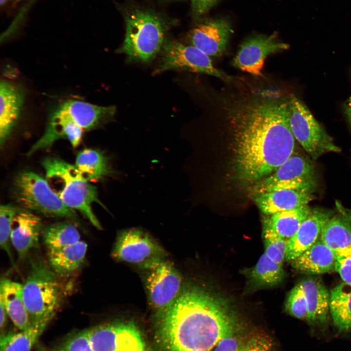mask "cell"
Returning a JSON list of instances; mask_svg holds the SVG:
<instances>
[{"mask_svg": "<svg viewBox=\"0 0 351 351\" xmlns=\"http://www.w3.org/2000/svg\"><path fill=\"white\" fill-rule=\"evenodd\" d=\"M233 31L230 21L224 18L205 20L190 31L191 45L209 57H219L226 51Z\"/></svg>", "mask_w": 351, "mask_h": 351, "instance_id": "obj_14", "label": "cell"}, {"mask_svg": "<svg viewBox=\"0 0 351 351\" xmlns=\"http://www.w3.org/2000/svg\"><path fill=\"white\" fill-rule=\"evenodd\" d=\"M290 124L295 139L312 160L341 149L315 119L306 105L296 96L289 95Z\"/></svg>", "mask_w": 351, "mask_h": 351, "instance_id": "obj_7", "label": "cell"}, {"mask_svg": "<svg viewBox=\"0 0 351 351\" xmlns=\"http://www.w3.org/2000/svg\"><path fill=\"white\" fill-rule=\"evenodd\" d=\"M45 179L53 191L68 207L80 212L98 229L101 225L92 209L93 203L106 209L99 200L96 187L89 183L76 168L56 157L44 159Z\"/></svg>", "mask_w": 351, "mask_h": 351, "instance_id": "obj_3", "label": "cell"}, {"mask_svg": "<svg viewBox=\"0 0 351 351\" xmlns=\"http://www.w3.org/2000/svg\"></svg>", "mask_w": 351, "mask_h": 351, "instance_id": "obj_41", "label": "cell"}, {"mask_svg": "<svg viewBox=\"0 0 351 351\" xmlns=\"http://www.w3.org/2000/svg\"><path fill=\"white\" fill-rule=\"evenodd\" d=\"M288 47L287 44L277 39L274 33L253 36L243 41L232 63L242 71L254 76H261L266 58Z\"/></svg>", "mask_w": 351, "mask_h": 351, "instance_id": "obj_13", "label": "cell"}, {"mask_svg": "<svg viewBox=\"0 0 351 351\" xmlns=\"http://www.w3.org/2000/svg\"><path fill=\"white\" fill-rule=\"evenodd\" d=\"M159 315L156 340L161 351H210L237 325L225 299L196 286L184 290Z\"/></svg>", "mask_w": 351, "mask_h": 351, "instance_id": "obj_2", "label": "cell"}, {"mask_svg": "<svg viewBox=\"0 0 351 351\" xmlns=\"http://www.w3.org/2000/svg\"><path fill=\"white\" fill-rule=\"evenodd\" d=\"M284 274L282 265L273 261L263 253L250 270L248 277L251 284L255 288H270L280 284Z\"/></svg>", "mask_w": 351, "mask_h": 351, "instance_id": "obj_27", "label": "cell"}, {"mask_svg": "<svg viewBox=\"0 0 351 351\" xmlns=\"http://www.w3.org/2000/svg\"><path fill=\"white\" fill-rule=\"evenodd\" d=\"M13 193L23 209L52 217L76 219L75 210L66 205L53 191L45 178L31 171L16 177Z\"/></svg>", "mask_w": 351, "mask_h": 351, "instance_id": "obj_6", "label": "cell"}, {"mask_svg": "<svg viewBox=\"0 0 351 351\" xmlns=\"http://www.w3.org/2000/svg\"><path fill=\"white\" fill-rule=\"evenodd\" d=\"M7 0H0V4L3 5L5 4Z\"/></svg>", "mask_w": 351, "mask_h": 351, "instance_id": "obj_40", "label": "cell"}, {"mask_svg": "<svg viewBox=\"0 0 351 351\" xmlns=\"http://www.w3.org/2000/svg\"><path fill=\"white\" fill-rule=\"evenodd\" d=\"M245 351H274L273 342L267 336L257 335L246 343Z\"/></svg>", "mask_w": 351, "mask_h": 351, "instance_id": "obj_35", "label": "cell"}, {"mask_svg": "<svg viewBox=\"0 0 351 351\" xmlns=\"http://www.w3.org/2000/svg\"><path fill=\"white\" fill-rule=\"evenodd\" d=\"M75 166L88 182L101 180L114 173L107 157L97 150L85 149L79 152Z\"/></svg>", "mask_w": 351, "mask_h": 351, "instance_id": "obj_25", "label": "cell"}, {"mask_svg": "<svg viewBox=\"0 0 351 351\" xmlns=\"http://www.w3.org/2000/svg\"><path fill=\"white\" fill-rule=\"evenodd\" d=\"M334 214L324 226L320 239L336 254L351 252V209L338 201Z\"/></svg>", "mask_w": 351, "mask_h": 351, "instance_id": "obj_18", "label": "cell"}, {"mask_svg": "<svg viewBox=\"0 0 351 351\" xmlns=\"http://www.w3.org/2000/svg\"><path fill=\"white\" fill-rule=\"evenodd\" d=\"M146 286L150 300L160 312L171 305L179 295L181 278L174 267L162 258L144 265Z\"/></svg>", "mask_w": 351, "mask_h": 351, "instance_id": "obj_10", "label": "cell"}, {"mask_svg": "<svg viewBox=\"0 0 351 351\" xmlns=\"http://www.w3.org/2000/svg\"><path fill=\"white\" fill-rule=\"evenodd\" d=\"M299 285L305 296L307 304L306 320L312 326L324 324L330 311V297L326 287L320 279L309 277Z\"/></svg>", "mask_w": 351, "mask_h": 351, "instance_id": "obj_21", "label": "cell"}, {"mask_svg": "<svg viewBox=\"0 0 351 351\" xmlns=\"http://www.w3.org/2000/svg\"><path fill=\"white\" fill-rule=\"evenodd\" d=\"M265 254L273 261L283 265L286 258L287 240L270 229L263 226Z\"/></svg>", "mask_w": 351, "mask_h": 351, "instance_id": "obj_31", "label": "cell"}, {"mask_svg": "<svg viewBox=\"0 0 351 351\" xmlns=\"http://www.w3.org/2000/svg\"><path fill=\"white\" fill-rule=\"evenodd\" d=\"M95 351H148L144 339L132 322H116L88 329Z\"/></svg>", "mask_w": 351, "mask_h": 351, "instance_id": "obj_11", "label": "cell"}, {"mask_svg": "<svg viewBox=\"0 0 351 351\" xmlns=\"http://www.w3.org/2000/svg\"><path fill=\"white\" fill-rule=\"evenodd\" d=\"M254 200L265 214L294 209L308 205L312 194L295 190H281L254 195Z\"/></svg>", "mask_w": 351, "mask_h": 351, "instance_id": "obj_19", "label": "cell"}, {"mask_svg": "<svg viewBox=\"0 0 351 351\" xmlns=\"http://www.w3.org/2000/svg\"><path fill=\"white\" fill-rule=\"evenodd\" d=\"M125 34L118 51L130 61L149 62L161 51L168 29L165 20L149 10L137 8L125 18Z\"/></svg>", "mask_w": 351, "mask_h": 351, "instance_id": "obj_4", "label": "cell"}, {"mask_svg": "<svg viewBox=\"0 0 351 351\" xmlns=\"http://www.w3.org/2000/svg\"><path fill=\"white\" fill-rule=\"evenodd\" d=\"M42 229L38 216L23 208L17 210L12 222L10 239L19 260H23L31 250L38 247Z\"/></svg>", "mask_w": 351, "mask_h": 351, "instance_id": "obj_16", "label": "cell"}, {"mask_svg": "<svg viewBox=\"0 0 351 351\" xmlns=\"http://www.w3.org/2000/svg\"><path fill=\"white\" fill-rule=\"evenodd\" d=\"M344 111L351 127V95L345 103Z\"/></svg>", "mask_w": 351, "mask_h": 351, "instance_id": "obj_39", "label": "cell"}, {"mask_svg": "<svg viewBox=\"0 0 351 351\" xmlns=\"http://www.w3.org/2000/svg\"><path fill=\"white\" fill-rule=\"evenodd\" d=\"M43 242L48 250L61 248L80 240L77 228L69 222H59L42 228Z\"/></svg>", "mask_w": 351, "mask_h": 351, "instance_id": "obj_28", "label": "cell"}, {"mask_svg": "<svg viewBox=\"0 0 351 351\" xmlns=\"http://www.w3.org/2000/svg\"><path fill=\"white\" fill-rule=\"evenodd\" d=\"M58 351H95L90 340L88 329L70 336Z\"/></svg>", "mask_w": 351, "mask_h": 351, "instance_id": "obj_33", "label": "cell"}, {"mask_svg": "<svg viewBox=\"0 0 351 351\" xmlns=\"http://www.w3.org/2000/svg\"><path fill=\"white\" fill-rule=\"evenodd\" d=\"M285 309L292 316L299 319H306L308 312L307 301L299 284L289 292L285 303Z\"/></svg>", "mask_w": 351, "mask_h": 351, "instance_id": "obj_32", "label": "cell"}, {"mask_svg": "<svg viewBox=\"0 0 351 351\" xmlns=\"http://www.w3.org/2000/svg\"><path fill=\"white\" fill-rule=\"evenodd\" d=\"M17 210L10 204L1 205L0 207V247L13 266L15 265L10 248V236L12 222Z\"/></svg>", "mask_w": 351, "mask_h": 351, "instance_id": "obj_30", "label": "cell"}, {"mask_svg": "<svg viewBox=\"0 0 351 351\" xmlns=\"http://www.w3.org/2000/svg\"><path fill=\"white\" fill-rule=\"evenodd\" d=\"M25 92L18 84L2 80L0 84V144L4 145L19 120Z\"/></svg>", "mask_w": 351, "mask_h": 351, "instance_id": "obj_17", "label": "cell"}, {"mask_svg": "<svg viewBox=\"0 0 351 351\" xmlns=\"http://www.w3.org/2000/svg\"><path fill=\"white\" fill-rule=\"evenodd\" d=\"M0 300L5 306L8 316L20 331L31 326L22 297V284L6 278L0 282Z\"/></svg>", "mask_w": 351, "mask_h": 351, "instance_id": "obj_22", "label": "cell"}, {"mask_svg": "<svg viewBox=\"0 0 351 351\" xmlns=\"http://www.w3.org/2000/svg\"></svg>", "mask_w": 351, "mask_h": 351, "instance_id": "obj_42", "label": "cell"}, {"mask_svg": "<svg viewBox=\"0 0 351 351\" xmlns=\"http://www.w3.org/2000/svg\"><path fill=\"white\" fill-rule=\"evenodd\" d=\"M234 164L241 182L255 184L291 156L295 138L290 124L289 96L272 89L245 94L226 107Z\"/></svg>", "mask_w": 351, "mask_h": 351, "instance_id": "obj_1", "label": "cell"}, {"mask_svg": "<svg viewBox=\"0 0 351 351\" xmlns=\"http://www.w3.org/2000/svg\"><path fill=\"white\" fill-rule=\"evenodd\" d=\"M335 271L343 282L351 286V252L337 255Z\"/></svg>", "mask_w": 351, "mask_h": 351, "instance_id": "obj_34", "label": "cell"}, {"mask_svg": "<svg viewBox=\"0 0 351 351\" xmlns=\"http://www.w3.org/2000/svg\"><path fill=\"white\" fill-rule=\"evenodd\" d=\"M8 316L3 303L0 300V327L2 329L6 324V317Z\"/></svg>", "mask_w": 351, "mask_h": 351, "instance_id": "obj_38", "label": "cell"}, {"mask_svg": "<svg viewBox=\"0 0 351 351\" xmlns=\"http://www.w3.org/2000/svg\"><path fill=\"white\" fill-rule=\"evenodd\" d=\"M87 248L86 243L79 240L61 248L48 250L49 267L57 275H70L82 265Z\"/></svg>", "mask_w": 351, "mask_h": 351, "instance_id": "obj_23", "label": "cell"}, {"mask_svg": "<svg viewBox=\"0 0 351 351\" xmlns=\"http://www.w3.org/2000/svg\"><path fill=\"white\" fill-rule=\"evenodd\" d=\"M246 343L234 334L221 340L214 348L213 351H245Z\"/></svg>", "mask_w": 351, "mask_h": 351, "instance_id": "obj_36", "label": "cell"}, {"mask_svg": "<svg viewBox=\"0 0 351 351\" xmlns=\"http://www.w3.org/2000/svg\"><path fill=\"white\" fill-rule=\"evenodd\" d=\"M219 0H190L192 11L195 18H199L207 13Z\"/></svg>", "mask_w": 351, "mask_h": 351, "instance_id": "obj_37", "label": "cell"}, {"mask_svg": "<svg viewBox=\"0 0 351 351\" xmlns=\"http://www.w3.org/2000/svg\"><path fill=\"white\" fill-rule=\"evenodd\" d=\"M161 51L160 63L154 74L183 70L208 74L226 81L231 79L214 66L210 57L192 45H185L175 40H166Z\"/></svg>", "mask_w": 351, "mask_h": 351, "instance_id": "obj_9", "label": "cell"}, {"mask_svg": "<svg viewBox=\"0 0 351 351\" xmlns=\"http://www.w3.org/2000/svg\"><path fill=\"white\" fill-rule=\"evenodd\" d=\"M330 312L340 332L351 333V286L342 282L330 292Z\"/></svg>", "mask_w": 351, "mask_h": 351, "instance_id": "obj_26", "label": "cell"}, {"mask_svg": "<svg viewBox=\"0 0 351 351\" xmlns=\"http://www.w3.org/2000/svg\"><path fill=\"white\" fill-rule=\"evenodd\" d=\"M24 283L22 297L32 324H49L61 301V291L57 274L41 261H34Z\"/></svg>", "mask_w": 351, "mask_h": 351, "instance_id": "obj_5", "label": "cell"}, {"mask_svg": "<svg viewBox=\"0 0 351 351\" xmlns=\"http://www.w3.org/2000/svg\"><path fill=\"white\" fill-rule=\"evenodd\" d=\"M318 181L312 159L301 155H292L273 173L255 183L253 192L257 194L295 190L312 194L317 187Z\"/></svg>", "mask_w": 351, "mask_h": 351, "instance_id": "obj_8", "label": "cell"}, {"mask_svg": "<svg viewBox=\"0 0 351 351\" xmlns=\"http://www.w3.org/2000/svg\"><path fill=\"white\" fill-rule=\"evenodd\" d=\"M337 255L321 239L292 261L296 270L312 274H320L335 271Z\"/></svg>", "mask_w": 351, "mask_h": 351, "instance_id": "obj_20", "label": "cell"}, {"mask_svg": "<svg viewBox=\"0 0 351 351\" xmlns=\"http://www.w3.org/2000/svg\"><path fill=\"white\" fill-rule=\"evenodd\" d=\"M48 323L32 324L26 330L0 336V351H31Z\"/></svg>", "mask_w": 351, "mask_h": 351, "instance_id": "obj_29", "label": "cell"}, {"mask_svg": "<svg viewBox=\"0 0 351 351\" xmlns=\"http://www.w3.org/2000/svg\"><path fill=\"white\" fill-rule=\"evenodd\" d=\"M163 249L149 234L137 229L124 231L117 236L112 253L118 261L146 264L162 258Z\"/></svg>", "mask_w": 351, "mask_h": 351, "instance_id": "obj_12", "label": "cell"}, {"mask_svg": "<svg viewBox=\"0 0 351 351\" xmlns=\"http://www.w3.org/2000/svg\"><path fill=\"white\" fill-rule=\"evenodd\" d=\"M312 208L308 205L272 214H265L263 226L274 231L288 240L296 232Z\"/></svg>", "mask_w": 351, "mask_h": 351, "instance_id": "obj_24", "label": "cell"}, {"mask_svg": "<svg viewBox=\"0 0 351 351\" xmlns=\"http://www.w3.org/2000/svg\"><path fill=\"white\" fill-rule=\"evenodd\" d=\"M335 211L314 208L300 225L295 234L287 240L285 259L292 262L320 238L322 230Z\"/></svg>", "mask_w": 351, "mask_h": 351, "instance_id": "obj_15", "label": "cell"}]
</instances>
